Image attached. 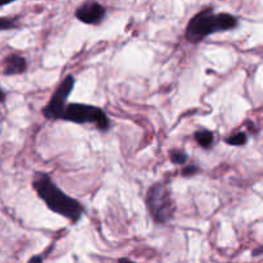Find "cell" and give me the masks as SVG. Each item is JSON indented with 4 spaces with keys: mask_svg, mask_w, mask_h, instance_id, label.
<instances>
[{
    "mask_svg": "<svg viewBox=\"0 0 263 263\" xmlns=\"http://www.w3.org/2000/svg\"><path fill=\"white\" fill-rule=\"evenodd\" d=\"M32 187L37 197L45 203L51 212L62 216L76 223L81 220L85 213V207L72 197L62 192L55 182L51 180L50 175L46 172H35L32 179Z\"/></svg>",
    "mask_w": 263,
    "mask_h": 263,
    "instance_id": "obj_1",
    "label": "cell"
},
{
    "mask_svg": "<svg viewBox=\"0 0 263 263\" xmlns=\"http://www.w3.org/2000/svg\"><path fill=\"white\" fill-rule=\"evenodd\" d=\"M238 26L239 20L234 14L215 13L213 8H205L189 21L185 30V37L189 43L199 44L213 33L235 30Z\"/></svg>",
    "mask_w": 263,
    "mask_h": 263,
    "instance_id": "obj_2",
    "label": "cell"
},
{
    "mask_svg": "<svg viewBox=\"0 0 263 263\" xmlns=\"http://www.w3.org/2000/svg\"><path fill=\"white\" fill-rule=\"evenodd\" d=\"M146 207L149 215L158 225L171 222L176 212V204L168 186L163 182H156L146 194Z\"/></svg>",
    "mask_w": 263,
    "mask_h": 263,
    "instance_id": "obj_3",
    "label": "cell"
},
{
    "mask_svg": "<svg viewBox=\"0 0 263 263\" xmlns=\"http://www.w3.org/2000/svg\"><path fill=\"white\" fill-rule=\"evenodd\" d=\"M61 120L77 123V125L90 123V125H94L98 130L103 131V133L110 128L109 117L102 108L90 104H81V103H69V104H67Z\"/></svg>",
    "mask_w": 263,
    "mask_h": 263,
    "instance_id": "obj_4",
    "label": "cell"
},
{
    "mask_svg": "<svg viewBox=\"0 0 263 263\" xmlns=\"http://www.w3.org/2000/svg\"><path fill=\"white\" fill-rule=\"evenodd\" d=\"M74 77L72 74L64 77L63 81L59 84L54 94L51 95L48 104L43 108V116L49 121H58L61 120L63 110L67 105V99L71 95L72 90L74 87Z\"/></svg>",
    "mask_w": 263,
    "mask_h": 263,
    "instance_id": "obj_5",
    "label": "cell"
},
{
    "mask_svg": "<svg viewBox=\"0 0 263 263\" xmlns=\"http://www.w3.org/2000/svg\"><path fill=\"white\" fill-rule=\"evenodd\" d=\"M77 20L86 25H99L107 15V9L104 5L95 0H86L80 5L74 12Z\"/></svg>",
    "mask_w": 263,
    "mask_h": 263,
    "instance_id": "obj_6",
    "label": "cell"
},
{
    "mask_svg": "<svg viewBox=\"0 0 263 263\" xmlns=\"http://www.w3.org/2000/svg\"><path fill=\"white\" fill-rule=\"evenodd\" d=\"M27 69V61L25 57L18 54H10L4 59V68L3 73L5 76H15V74L25 73Z\"/></svg>",
    "mask_w": 263,
    "mask_h": 263,
    "instance_id": "obj_7",
    "label": "cell"
},
{
    "mask_svg": "<svg viewBox=\"0 0 263 263\" xmlns=\"http://www.w3.org/2000/svg\"><path fill=\"white\" fill-rule=\"evenodd\" d=\"M194 139L195 141L204 149L212 148L213 144H215V134L210 130H205V128L195 131Z\"/></svg>",
    "mask_w": 263,
    "mask_h": 263,
    "instance_id": "obj_8",
    "label": "cell"
},
{
    "mask_svg": "<svg viewBox=\"0 0 263 263\" xmlns=\"http://www.w3.org/2000/svg\"><path fill=\"white\" fill-rule=\"evenodd\" d=\"M187 154L185 153V151L182 149H172L170 151V159L174 164H177V166H184L187 162Z\"/></svg>",
    "mask_w": 263,
    "mask_h": 263,
    "instance_id": "obj_9",
    "label": "cell"
},
{
    "mask_svg": "<svg viewBox=\"0 0 263 263\" xmlns=\"http://www.w3.org/2000/svg\"><path fill=\"white\" fill-rule=\"evenodd\" d=\"M247 141H248V135L246 133H238L226 139V144L233 146H243L246 145Z\"/></svg>",
    "mask_w": 263,
    "mask_h": 263,
    "instance_id": "obj_10",
    "label": "cell"
},
{
    "mask_svg": "<svg viewBox=\"0 0 263 263\" xmlns=\"http://www.w3.org/2000/svg\"><path fill=\"white\" fill-rule=\"evenodd\" d=\"M18 27V20L13 17H0V31L13 30Z\"/></svg>",
    "mask_w": 263,
    "mask_h": 263,
    "instance_id": "obj_11",
    "label": "cell"
},
{
    "mask_svg": "<svg viewBox=\"0 0 263 263\" xmlns=\"http://www.w3.org/2000/svg\"><path fill=\"white\" fill-rule=\"evenodd\" d=\"M198 172H199V168H198L197 164H194V163L185 164L184 168L181 170V176L192 177V176H195Z\"/></svg>",
    "mask_w": 263,
    "mask_h": 263,
    "instance_id": "obj_12",
    "label": "cell"
},
{
    "mask_svg": "<svg viewBox=\"0 0 263 263\" xmlns=\"http://www.w3.org/2000/svg\"><path fill=\"white\" fill-rule=\"evenodd\" d=\"M27 263H43V257H41V256H33V257H31L30 261H28Z\"/></svg>",
    "mask_w": 263,
    "mask_h": 263,
    "instance_id": "obj_13",
    "label": "cell"
},
{
    "mask_svg": "<svg viewBox=\"0 0 263 263\" xmlns=\"http://www.w3.org/2000/svg\"><path fill=\"white\" fill-rule=\"evenodd\" d=\"M13 2H15V0H0V7H4V5L10 4Z\"/></svg>",
    "mask_w": 263,
    "mask_h": 263,
    "instance_id": "obj_14",
    "label": "cell"
},
{
    "mask_svg": "<svg viewBox=\"0 0 263 263\" xmlns=\"http://www.w3.org/2000/svg\"><path fill=\"white\" fill-rule=\"evenodd\" d=\"M118 263H135V262L131 261V259L128 258H120L118 259Z\"/></svg>",
    "mask_w": 263,
    "mask_h": 263,
    "instance_id": "obj_15",
    "label": "cell"
},
{
    "mask_svg": "<svg viewBox=\"0 0 263 263\" xmlns=\"http://www.w3.org/2000/svg\"><path fill=\"white\" fill-rule=\"evenodd\" d=\"M4 100H5V92L3 91L2 89H0V104H2V103L4 102Z\"/></svg>",
    "mask_w": 263,
    "mask_h": 263,
    "instance_id": "obj_16",
    "label": "cell"
}]
</instances>
